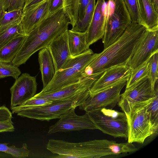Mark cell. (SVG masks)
<instances>
[{
	"mask_svg": "<svg viewBox=\"0 0 158 158\" xmlns=\"http://www.w3.org/2000/svg\"><path fill=\"white\" fill-rule=\"evenodd\" d=\"M143 25L131 23L120 38L104 49L85 68L86 75H101L111 67L127 65L147 33Z\"/></svg>",
	"mask_w": 158,
	"mask_h": 158,
	"instance_id": "cell-1",
	"label": "cell"
},
{
	"mask_svg": "<svg viewBox=\"0 0 158 158\" xmlns=\"http://www.w3.org/2000/svg\"><path fill=\"white\" fill-rule=\"evenodd\" d=\"M69 18L63 8L48 16L27 35L12 62L19 67L35 52L47 47L51 42L68 30Z\"/></svg>",
	"mask_w": 158,
	"mask_h": 158,
	"instance_id": "cell-2",
	"label": "cell"
},
{
	"mask_svg": "<svg viewBox=\"0 0 158 158\" xmlns=\"http://www.w3.org/2000/svg\"><path fill=\"white\" fill-rule=\"evenodd\" d=\"M89 90L65 100L53 101L52 103L44 106L28 107L18 106L10 107V109L12 113L22 117L47 121L60 118L70 109L82 104L90 95Z\"/></svg>",
	"mask_w": 158,
	"mask_h": 158,
	"instance_id": "cell-3",
	"label": "cell"
},
{
	"mask_svg": "<svg viewBox=\"0 0 158 158\" xmlns=\"http://www.w3.org/2000/svg\"><path fill=\"white\" fill-rule=\"evenodd\" d=\"M90 49L81 54L71 57L57 71L52 80L42 92L55 91L77 82L87 75L84 73L85 67L98 56Z\"/></svg>",
	"mask_w": 158,
	"mask_h": 158,
	"instance_id": "cell-4",
	"label": "cell"
},
{
	"mask_svg": "<svg viewBox=\"0 0 158 158\" xmlns=\"http://www.w3.org/2000/svg\"><path fill=\"white\" fill-rule=\"evenodd\" d=\"M105 13V31L102 38L104 49L117 41L131 23L123 0H108Z\"/></svg>",
	"mask_w": 158,
	"mask_h": 158,
	"instance_id": "cell-5",
	"label": "cell"
},
{
	"mask_svg": "<svg viewBox=\"0 0 158 158\" xmlns=\"http://www.w3.org/2000/svg\"><path fill=\"white\" fill-rule=\"evenodd\" d=\"M87 112L98 129L104 133L114 138L127 139V118L123 112L102 108Z\"/></svg>",
	"mask_w": 158,
	"mask_h": 158,
	"instance_id": "cell-6",
	"label": "cell"
},
{
	"mask_svg": "<svg viewBox=\"0 0 158 158\" xmlns=\"http://www.w3.org/2000/svg\"><path fill=\"white\" fill-rule=\"evenodd\" d=\"M148 105L132 108L125 114L127 123V142L143 144L147 138L157 132L150 119L147 111Z\"/></svg>",
	"mask_w": 158,
	"mask_h": 158,
	"instance_id": "cell-7",
	"label": "cell"
},
{
	"mask_svg": "<svg viewBox=\"0 0 158 158\" xmlns=\"http://www.w3.org/2000/svg\"><path fill=\"white\" fill-rule=\"evenodd\" d=\"M158 86L157 80L153 89L149 77L146 76L132 86L126 88L120 94L118 105L127 114L133 106L153 99L158 90Z\"/></svg>",
	"mask_w": 158,
	"mask_h": 158,
	"instance_id": "cell-8",
	"label": "cell"
},
{
	"mask_svg": "<svg viewBox=\"0 0 158 158\" xmlns=\"http://www.w3.org/2000/svg\"><path fill=\"white\" fill-rule=\"evenodd\" d=\"M131 74L127 75L112 86L89 96L79 106L80 109L86 112L92 110L105 108L113 109L118 104L120 93Z\"/></svg>",
	"mask_w": 158,
	"mask_h": 158,
	"instance_id": "cell-9",
	"label": "cell"
},
{
	"mask_svg": "<svg viewBox=\"0 0 158 158\" xmlns=\"http://www.w3.org/2000/svg\"><path fill=\"white\" fill-rule=\"evenodd\" d=\"M75 108L69 110L61 116L58 121L50 126L48 134L84 129H98L87 112L82 115H78L75 112Z\"/></svg>",
	"mask_w": 158,
	"mask_h": 158,
	"instance_id": "cell-10",
	"label": "cell"
},
{
	"mask_svg": "<svg viewBox=\"0 0 158 158\" xmlns=\"http://www.w3.org/2000/svg\"><path fill=\"white\" fill-rule=\"evenodd\" d=\"M101 76L98 74L87 75L77 82L55 91L49 92L41 91L33 97L44 98L52 101L65 100L89 89Z\"/></svg>",
	"mask_w": 158,
	"mask_h": 158,
	"instance_id": "cell-11",
	"label": "cell"
},
{
	"mask_svg": "<svg viewBox=\"0 0 158 158\" xmlns=\"http://www.w3.org/2000/svg\"><path fill=\"white\" fill-rule=\"evenodd\" d=\"M158 52V30H148L147 34L127 65L131 72L135 71L155 53Z\"/></svg>",
	"mask_w": 158,
	"mask_h": 158,
	"instance_id": "cell-12",
	"label": "cell"
},
{
	"mask_svg": "<svg viewBox=\"0 0 158 158\" xmlns=\"http://www.w3.org/2000/svg\"><path fill=\"white\" fill-rule=\"evenodd\" d=\"M37 85L35 77L27 73L15 79L10 89V107L21 105L32 98L35 94Z\"/></svg>",
	"mask_w": 158,
	"mask_h": 158,
	"instance_id": "cell-13",
	"label": "cell"
},
{
	"mask_svg": "<svg viewBox=\"0 0 158 158\" xmlns=\"http://www.w3.org/2000/svg\"><path fill=\"white\" fill-rule=\"evenodd\" d=\"M52 0H45L38 5L23 10L20 22L23 33L28 35L48 16Z\"/></svg>",
	"mask_w": 158,
	"mask_h": 158,
	"instance_id": "cell-14",
	"label": "cell"
},
{
	"mask_svg": "<svg viewBox=\"0 0 158 158\" xmlns=\"http://www.w3.org/2000/svg\"><path fill=\"white\" fill-rule=\"evenodd\" d=\"M105 0H97L94 12L86 31V40L88 45L102 38L105 31L106 16Z\"/></svg>",
	"mask_w": 158,
	"mask_h": 158,
	"instance_id": "cell-15",
	"label": "cell"
},
{
	"mask_svg": "<svg viewBox=\"0 0 158 158\" xmlns=\"http://www.w3.org/2000/svg\"><path fill=\"white\" fill-rule=\"evenodd\" d=\"M131 73L127 65L115 66L106 70L90 88V95L112 86Z\"/></svg>",
	"mask_w": 158,
	"mask_h": 158,
	"instance_id": "cell-16",
	"label": "cell"
},
{
	"mask_svg": "<svg viewBox=\"0 0 158 158\" xmlns=\"http://www.w3.org/2000/svg\"><path fill=\"white\" fill-rule=\"evenodd\" d=\"M68 30L52 40L48 46L54 60L56 72L71 57L68 44Z\"/></svg>",
	"mask_w": 158,
	"mask_h": 158,
	"instance_id": "cell-17",
	"label": "cell"
},
{
	"mask_svg": "<svg viewBox=\"0 0 158 158\" xmlns=\"http://www.w3.org/2000/svg\"><path fill=\"white\" fill-rule=\"evenodd\" d=\"M38 61L44 88L52 81L56 73L54 60L48 46L39 51Z\"/></svg>",
	"mask_w": 158,
	"mask_h": 158,
	"instance_id": "cell-18",
	"label": "cell"
},
{
	"mask_svg": "<svg viewBox=\"0 0 158 158\" xmlns=\"http://www.w3.org/2000/svg\"><path fill=\"white\" fill-rule=\"evenodd\" d=\"M141 17V24L148 31L158 30V12L149 0H138Z\"/></svg>",
	"mask_w": 158,
	"mask_h": 158,
	"instance_id": "cell-19",
	"label": "cell"
},
{
	"mask_svg": "<svg viewBox=\"0 0 158 158\" xmlns=\"http://www.w3.org/2000/svg\"><path fill=\"white\" fill-rule=\"evenodd\" d=\"M68 40L71 57L78 56L89 49L86 40V31L68 30Z\"/></svg>",
	"mask_w": 158,
	"mask_h": 158,
	"instance_id": "cell-20",
	"label": "cell"
},
{
	"mask_svg": "<svg viewBox=\"0 0 158 158\" xmlns=\"http://www.w3.org/2000/svg\"><path fill=\"white\" fill-rule=\"evenodd\" d=\"M27 35L19 34L3 46L0 50V61L12 62L21 48Z\"/></svg>",
	"mask_w": 158,
	"mask_h": 158,
	"instance_id": "cell-21",
	"label": "cell"
},
{
	"mask_svg": "<svg viewBox=\"0 0 158 158\" xmlns=\"http://www.w3.org/2000/svg\"><path fill=\"white\" fill-rule=\"evenodd\" d=\"M20 22L0 28V50L17 35L23 34Z\"/></svg>",
	"mask_w": 158,
	"mask_h": 158,
	"instance_id": "cell-22",
	"label": "cell"
},
{
	"mask_svg": "<svg viewBox=\"0 0 158 158\" xmlns=\"http://www.w3.org/2000/svg\"><path fill=\"white\" fill-rule=\"evenodd\" d=\"M95 6V0H90L83 18L81 20H78L71 30L80 32L86 31L93 15Z\"/></svg>",
	"mask_w": 158,
	"mask_h": 158,
	"instance_id": "cell-23",
	"label": "cell"
},
{
	"mask_svg": "<svg viewBox=\"0 0 158 158\" xmlns=\"http://www.w3.org/2000/svg\"><path fill=\"white\" fill-rule=\"evenodd\" d=\"M63 8L73 27L78 21V9L80 0H63Z\"/></svg>",
	"mask_w": 158,
	"mask_h": 158,
	"instance_id": "cell-24",
	"label": "cell"
},
{
	"mask_svg": "<svg viewBox=\"0 0 158 158\" xmlns=\"http://www.w3.org/2000/svg\"><path fill=\"white\" fill-rule=\"evenodd\" d=\"M23 10H0V28L20 21Z\"/></svg>",
	"mask_w": 158,
	"mask_h": 158,
	"instance_id": "cell-25",
	"label": "cell"
},
{
	"mask_svg": "<svg viewBox=\"0 0 158 158\" xmlns=\"http://www.w3.org/2000/svg\"><path fill=\"white\" fill-rule=\"evenodd\" d=\"M8 143H0V151L10 154L14 158H24L27 157L30 151L26 143L23 144L21 148H17L15 145L8 146Z\"/></svg>",
	"mask_w": 158,
	"mask_h": 158,
	"instance_id": "cell-26",
	"label": "cell"
},
{
	"mask_svg": "<svg viewBox=\"0 0 158 158\" xmlns=\"http://www.w3.org/2000/svg\"><path fill=\"white\" fill-rule=\"evenodd\" d=\"M21 73L18 67L12 62L7 63L0 61V79L11 77L16 79Z\"/></svg>",
	"mask_w": 158,
	"mask_h": 158,
	"instance_id": "cell-27",
	"label": "cell"
},
{
	"mask_svg": "<svg viewBox=\"0 0 158 158\" xmlns=\"http://www.w3.org/2000/svg\"><path fill=\"white\" fill-rule=\"evenodd\" d=\"M148 61L131 73L130 77L127 82L126 88L131 87L143 78L148 76L149 67Z\"/></svg>",
	"mask_w": 158,
	"mask_h": 158,
	"instance_id": "cell-28",
	"label": "cell"
},
{
	"mask_svg": "<svg viewBox=\"0 0 158 158\" xmlns=\"http://www.w3.org/2000/svg\"><path fill=\"white\" fill-rule=\"evenodd\" d=\"M131 23L140 24L141 21L138 0H123Z\"/></svg>",
	"mask_w": 158,
	"mask_h": 158,
	"instance_id": "cell-29",
	"label": "cell"
},
{
	"mask_svg": "<svg viewBox=\"0 0 158 158\" xmlns=\"http://www.w3.org/2000/svg\"><path fill=\"white\" fill-rule=\"evenodd\" d=\"M150 119L157 131L158 128V90L152 101L147 106Z\"/></svg>",
	"mask_w": 158,
	"mask_h": 158,
	"instance_id": "cell-30",
	"label": "cell"
},
{
	"mask_svg": "<svg viewBox=\"0 0 158 158\" xmlns=\"http://www.w3.org/2000/svg\"><path fill=\"white\" fill-rule=\"evenodd\" d=\"M149 73L148 76L150 79L152 88L154 89L155 85L158 80V52L154 54L149 59Z\"/></svg>",
	"mask_w": 158,
	"mask_h": 158,
	"instance_id": "cell-31",
	"label": "cell"
},
{
	"mask_svg": "<svg viewBox=\"0 0 158 158\" xmlns=\"http://www.w3.org/2000/svg\"><path fill=\"white\" fill-rule=\"evenodd\" d=\"M52 102V101L46 99L33 97L19 106L24 107H37L47 105Z\"/></svg>",
	"mask_w": 158,
	"mask_h": 158,
	"instance_id": "cell-32",
	"label": "cell"
},
{
	"mask_svg": "<svg viewBox=\"0 0 158 158\" xmlns=\"http://www.w3.org/2000/svg\"><path fill=\"white\" fill-rule=\"evenodd\" d=\"M12 113L5 106H0V122H11Z\"/></svg>",
	"mask_w": 158,
	"mask_h": 158,
	"instance_id": "cell-33",
	"label": "cell"
},
{
	"mask_svg": "<svg viewBox=\"0 0 158 158\" xmlns=\"http://www.w3.org/2000/svg\"><path fill=\"white\" fill-rule=\"evenodd\" d=\"M63 8V0H52L48 16L53 14Z\"/></svg>",
	"mask_w": 158,
	"mask_h": 158,
	"instance_id": "cell-34",
	"label": "cell"
},
{
	"mask_svg": "<svg viewBox=\"0 0 158 158\" xmlns=\"http://www.w3.org/2000/svg\"><path fill=\"white\" fill-rule=\"evenodd\" d=\"M25 0H12L7 11L15 10H23Z\"/></svg>",
	"mask_w": 158,
	"mask_h": 158,
	"instance_id": "cell-35",
	"label": "cell"
},
{
	"mask_svg": "<svg viewBox=\"0 0 158 158\" xmlns=\"http://www.w3.org/2000/svg\"><path fill=\"white\" fill-rule=\"evenodd\" d=\"M90 0H80L78 9V21L83 18L85 11Z\"/></svg>",
	"mask_w": 158,
	"mask_h": 158,
	"instance_id": "cell-36",
	"label": "cell"
},
{
	"mask_svg": "<svg viewBox=\"0 0 158 158\" xmlns=\"http://www.w3.org/2000/svg\"><path fill=\"white\" fill-rule=\"evenodd\" d=\"M15 130L13 123L0 122V133L13 132Z\"/></svg>",
	"mask_w": 158,
	"mask_h": 158,
	"instance_id": "cell-37",
	"label": "cell"
},
{
	"mask_svg": "<svg viewBox=\"0 0 158 158\" xmlns=\"http://www.w3.org/2000/svg\"><path fill=\"white\" fill-rule=\"evenodd\" d=\"M45 0H25L23 8L24 10L27 8L35 6Z\"/></svg>",
	"mask_w": 158,
	"mask_h": 158,
	"instance_id": "cell-38",
	"label": "cell"
},
{
	"mask_svg": "<svg viewBox=\"0 0 158 158\" xmlns=\"http://www.w3.org/2000/svg\"><path fill=\"white\" fill-rule=\"evenodd\" d=\"M12 0H0V10L7 11Z\"/></svg>",
	"mask_w": 158,
	"mask_h": 158,
	"instance_id": "cell-39",
	"label": "cell"
},
{
	"mask_svg": "<svg viewBox=\"0 0 158 158\" xmlns=\"http://www.w3.org/2000/svg\"><path fill=\"white\" fill-rule=\"evenodd\" d=\"M154 6L156 11L158 12V0H153Z\"/></svg>",
	"mask_w": 158,
	"mask_h": 158,
	"instance_id": "cell-40",
	"label": "cell"
},
{
	"mask_svg": "<svg viewBox=\"0 0 158 158\" xmlns=\"http://www.w3.org/2000/svg\"><path fill=\"white\" fill-rule=\"evenodd\" d=\"M150 2L153 4L154 5V2H153V0H149Z\"/></svg>",
	"mask_w": 158,
	"mask_h": 158,
	"instance_id": "cell-41",
	"label": "cell"
}]
</instances>
